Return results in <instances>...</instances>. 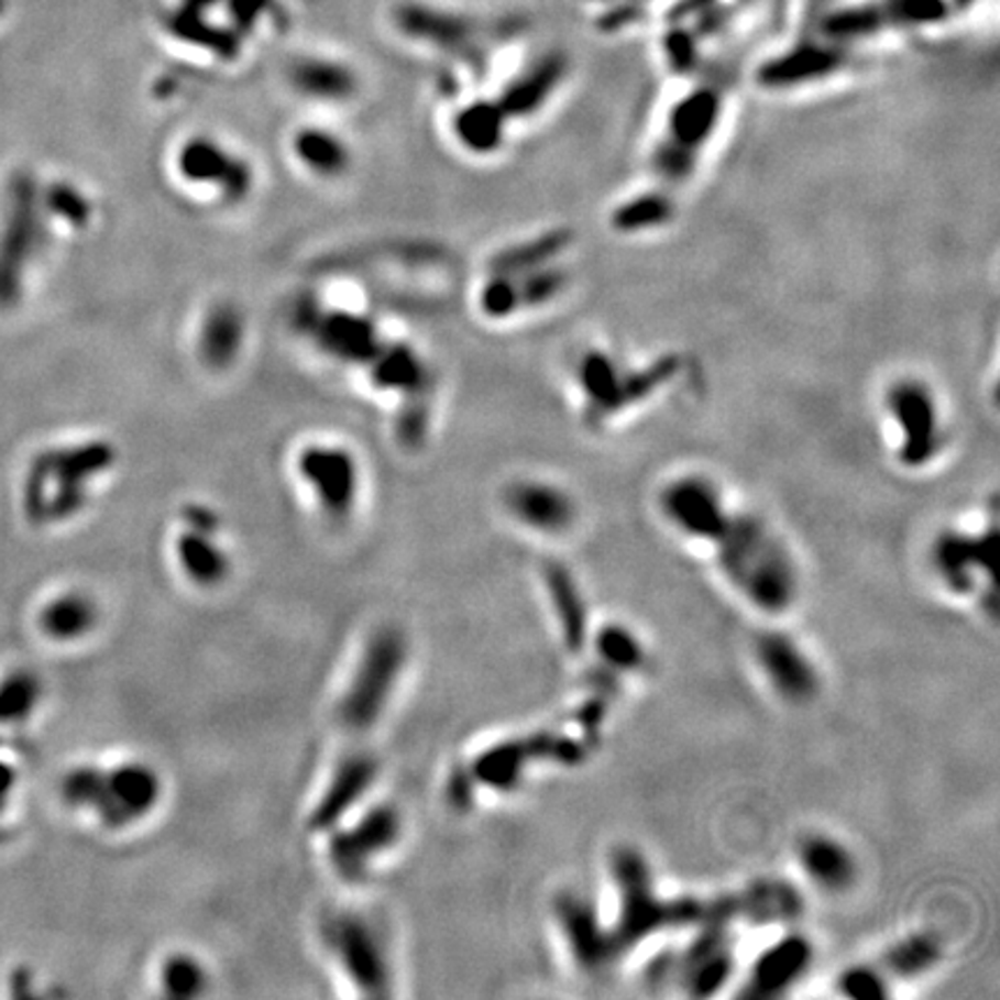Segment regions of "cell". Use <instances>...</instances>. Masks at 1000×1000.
<instances>
[{
  "label": "cell",
  "instance_id": "6da1fadb",
  "mask_svg": "<svg viewBox=\"0 0 1000 1000\" xmlns=\"http://www.w3.org/2000/svg\"><path fill=\"white\" fill-rule=\"evenodd\" d=\"M679 371L681 360L677 354L635 366L612 350L589 348L574 364V387L580 392L584 421L600 429L628 415L651 402L674 381Z\"/></svg>",
  "mask_w": 1000,
  "mask_h": 1000
},
{
  "label": "cell",
  "instance_id": "7a4b0ae2",
  "mask_svg": "<svg viewBox=\"0 0 1000 1000\" xmlns=\"http://www.w3.org/2000/svg\"><path fill=\"white\" fill-rule=\"evenodd\" d=\"M723 111L725 91L708 81L691 88L670 107L649 155L656 186L677 193L691 184L718 138Z\"/></svg>",
  "mask_w": 1000,
  "mask_h": 1000
},
{
  "label": "cell",
  "instance_id": "3957f363",
  "mask_svg": "<svg viewBox=\"0 0 1000 1000\" xmlns=\"http://www.w3.org/2000/svg\"><path fill=\"white\" fill-rule=\"evenodd\" d=\"M721 565L739 591L767 612L785 609L796 591L794 565L773 532L755 517L732 515L714 542Z\"/></svg>",
  "mask_w": 1000,
  "mask_h": 1000
},
{
  "label": "cell",
  "instance_id": "277c9868",
  "mask_svg": "<svg viewBox=\"0 0 1000 1000\" xmlns=\"http://www.w3.org/2000/svg\"><path fill=\"white\" fill-rule=\"evenodd\" d=\"M161 778L151 767L130 762L111 771L79 767L65 776V802L79 809H94L102 825L121 829L149 815L161 802Z\"/></svg>",
  "mask_w": 1000,
  "mask_h": 1000
},
{
  "label": "cell",
  "instance_id": "5b68a950",
  "mask_svg": "<svg viewBox=\"0 0 1000 1000\" xmlns=\"http://www.w3.org/2000/svg\"><path fill=\"white\" fill-rule=\"evenodd\" d=\"M114 463V448L107 442H88L40 457L26 484V513L40 503L35 521H61L77 515L86 505V480L105 473Z\"/></svg>",
  "mask_w": 1000,
  "mask_h": 1000
},
{
  "label": "cell",
  "instance_id": "8992f818",
  "mask_svg": "<svg viewBox=\"0 0 1000 1000\" xmlns=\"http://www.w3.org/2000/svg\"><path fill=\"white\" fill-rule=\"evenodd\" d=\"M882 410L897 436V454L905 469H924L947 444V421L941 398L917 375H901L882 396Z\"/></svg>",
  "mask_w": 1000,
  "mask_h": 1000
},
{
  "label": "cell",
  "instance_id": "52a82bcc",
  "mask_svg": "<svg viewBox=\"0 0 1000 1000\" xmlns=\"http://www.w3.org/2000/svg\"><path fill=\"white\" fill-rule=\"evenodd\" d=\"M406 658L408 644L398 628H381L369 639L358 674L341 702V721L348 729L362 732L381 718Z\"/></svg>",
  "mask_w": 1000,
  "mask_h": 1000
},
{
  "label": "cell",
  "instance_id": "ba28073f",
  "mask_svg": "<svg viewBox=\"0 0 1000 1000\" xmlns=\"http://www.w3.org/2000/svg\"><path fill=\"white\" fill-rule=\"evenodd\" d=\"M174 167L184 184L207 188L230 205L243 202L255 182L243 155L207 135L188 138L174 155Z\"/></svg>",
  "mask_w": 1000,
  "mask_h": 1000
},
{
  "label": "cell",
  "instance_id": "9c48e42d",
  "mask_svg": "<svg viewBox=\"0 0 1000 1000\" xmlns=\"http://www.w3.org/2000/svg\"><path fill=\"white\" fill-rule=\"evenodd\" d=\"M297 471L329 519H345L360 494V465L343 444L310 442L297 457Z\"/></svg>",
  "mask_w": 1000,
  "mask_h": 1000
},
{
  "label": "cell",
  "instance_id": "30bf717a",
  "mask_svg": "<svg viewBox=\"0 0 1000 1000\" xmlns=\"http://www.w3.org/2000/svg\"><path fill=\"white\" fill-rule=\"evenodd\" d=\"M660 507L664 519L688 538L716 542L732 515L721 488L702 475H683L662 488Z\"/></svg>",
  "mask_w": 1000,
  "mask_h": 1000
},
{
  "label": "cell",
  "instance_id": "8fae6325",
  "mask_svg": "<svg viewBox=\"0 0 1000 1000\" xmlns=\"http://www.w3.org/2000/svg\"><path fill=\"white\" fill-rule=\"evenodd\" d=\"M404 822L394 806H375L350 829L337 832L329 840V859L345 880L358 882L366 876L371 861L396 846Z\"/></svg>",
  "mask_w": 1000,
  "mask_h": 1000
},
{
  "label": "cell",
  "instance_id": "7c38bea8",
  "mask_svg": "<svg viewBox=\"0 0 1000 1000\" xmlns=\"http://www.w3.org/2000/svg\"><path fill=\"white\" fill-rule=\"evenodd\" d=\"M327 943L337 954L341 968L348 972L350 980L366 996H387L389 993V968L385 952L373 936L371 926L354 917L339 915L327 924Z\"/></svg>",
  "mask_w": 1000,
  "mask_h": 1000
},
{
  "label": "cell",
  "instance_id": "4fadbf2b",
  "mask_svg": "<svg viewBox=\"0 0 1000 1000\" xmlns=\"http://www.w3.org/2000/svg\"><path fill=\"white\" fill-rule=\"evenodd\" d=\"M505 507L530 530L556 536L574 524L576 505L572 496L553 482L519 480L507 486Z\"/></svg>",
  "mask_w": 1000,
  "mask_h": 1000
},
{
  "label": "cell",
  "instance_id": "5bb4252c",
  "mask_svg": "<svg viewBox=\"0 0 1000 1000\" xmlns=\"http://www.w3.org/2000/svg\"><path fill=\"white\" fill-rule=\"evenodd\" d=\"M37 230L33 186L21 182L14 188L12 216L3 241H0V306H8L17 299L21 272H24V264L35 249Z\"/></svg>",
  "mask_w": 1000,
  "mask_h": 1000
},
{
  "label": "cell",
  "instance_id": "9a60e30c",
  "mask_svg": "<svg viewBox=\"0 0 1000 1000\" xmlns=\"http://www.w3.org/2000/svg\"><path fill=\"white\" fill-rule=\"evenodd\" d=\"M755 656L773 691L790 702H806L817 691V672L796 644L781 635L767 633L755 644Z\"/></svg>",
  "mask_w": 1000,
  "mask_h": 1000
},
{
  "label": "cell",
  "instance_id": "2e32d148",
  "mask_svg": "<svg viewBox=\"0 0 1000 1000\" xmlns=\"http://www.w3.org/2000/svg\"><path fill=\"white\" fill-rule=\"evenodd\" d=\"M846 63V56L836 44L804 42L799 47L767 61L758 70V81L765 88H794L820 81L838 73Z\"/></svg>",
  "mask_w": 1000,
  "mask_h": 1000
},
{
  "label": "cell",
  "instance_id": "e0dca14e",
  "mask_svg": "<svg viewBox=\"0 0 1000 1000\" xmlns=\"http://www.w3.org/2000/svg\"><path fill=\"white\" fill-rule=\"evenodd\" d=\"M377 762L366 752H354L333 771L318 806L310 813V829L327 832L339 825V820L360 802L373 785Z\"/></svg>",
  "mask_w": 1000,
  "mask_h": 1000
},
{
  "label": "cell",
  "instance_id": "ac0fdd59",
  "mask_svg": "<svg viewBox=\"0 0 1000 1000\" xmlns=\"http://www.w3.org/2000/svg\"><path fill=\"white\" fill-rule=\"evenodd\" d=\"M568 73V63L561 54H547L530 70L519 75L496 100L503 117L509 121H524L536 117L559 91Z\"/></svg>",
  "mask_w": 1000,
  "mask_h": 1000
},
{
  "label": "cell",
  "instance_id": "d6986e66",
  "mask_svg": "<svg viewBox=\"0 0 1000 1000\" xmlns=\"http://www.w3.org/2000/svg\"><path fill=\"white\" fill-rule=\"evenodd\" d=\"M246 318L232 301L213 304L197 329V358L211 371H226L243 350Z\"/></svg>",
  "mask_w": 1000,
  "mask_h": 1000
},
{
  "label": "cell",
  "instance_id": "ffe728a7",
  "mask_svg": "<svg viewBox=\"0 0 1000 1000\" xmlns=\"http://www.w3.org/2000/svg\"><path fill=\"white\" fill-rule=\"evenodd\" d=\"M799 864L813 884L825 892H843L857 876L853 853L829 836H809L799 846Z\"/></svg>",
  "mask_w": 1000,
  "mask_h": 1000
},
{
  "label": "cell",
  "instance_id": "44dd1931",
  "mask_svg": "<svg viewBox=\"0 0 1000 1000\" xmlns=\"http://www.w3.org/2000/svg\"><path fill=\"white\" fill-rule=\"evenodd\" d=\"M295 161L320 179H341L352 167V151L341 135L325 128H299L293 135Z\"/></svg>",
  "mask_w": 1000,
  "mask_h": 1000
},
{
  "label": "cell",
  "instance_id": "7402d4cb",
  "mask_svg": "<svg viewBox=\"0 0 1000 1000\" xmlns=\"http://www.w3.org/2000/svg\"><path fill=\"white\" fill-rule=\"evenodd\" d=\"M674 213L677 193L653 184L620 202L609 216V226L618 234H647L670 226Z\"/></svg>",
  "mask_w": 1000,
  "mask_h": 1000
},
{
  "label": "cell",
  "instance_id": "603a6c76",
  "mask_svg": "<svg viewBox=\"0 0 1000 1000\" xmlns=\"http://www.w3.org/2000/svg\"><path fill=\"white\" fill-rule=\"evenodd\" d=\"M507 125L496 102H473L459 111L452 132L461 149L475 155H492L503 149Z\"/></svg>",
  "mask_w": 1000,
  "mask_h": 1000
},
{
  "label": "cell",
  "instance_id": "cb8c5ba5",
  "mask_svg": "<svg viewBox=\"0 0 1000 1000\" xmlns=\"http://www.w3.org/2000/svg\"><path fill=\"white\" fill-rule=\"evenodd\" d=\"M176 559H179L188 580L199 586H216L230 572L228 553L213 542V532L188 528L176 540Z\"/></svg>",
  "mask_w": 1000,
  "mask_h": 1000
},
{
  "label": "cell",
  "instance_id": "d4e9b609",
  "mask_svg": "<svg viewBox=\"0 0 1000 1000\" xmlns=\"http://www.w3.org/2000/svg\"><path fill=\"white\" fill-rule=\"evenodd\" d=\"M542 750H545V741L498 744L494 748L484 750L475 760L473 781L492 788V790H513L521 781L526 762L532 758V755H540Z\"/></svg>",
  "mask_w": 1000,
  "mask_h": 1000
},
{
  "label": "cell",
  "instance_id": "484cf974",
  "mask_svg": "<svg viewBox=\"0 0 1000 1000\" xmlns=\"http://www.w3.org/2000/svg\"><path fill=\"white\" fill-rule=\"evenodd\" d=\"M316 337L320 345L331 354V358L341 360H364L377 352L375 331L369 320L358 316H325L318 327Z\"/></svg>",
  "mask_w": 1000,
  "mask_h": 1000
},
{
  "label": "cell",
  "instance_id": "4316f807",
  "mask_svg": "<svg viewBox=\"0 0 1000 1000\" xmlns=\"http://www.w3.org/2000/svg\"><path fill=\"white\" fill-rule=\"evenodd\" d=\"M559 913L570 947L576 952L580 961L589 968L605 966L609 954H614V947L609 945L605 931L597 928L589 905L576 899H568L559 905Z\"/></svg>",
  "mask_w": 1000,
  "mask_h": 1000
},
{
  "label": "cell",
  "instance_id": "83f0119b",
  "mask_svg": "<svg viewBox=\"0 0 1000 1000\" xmlns=\"http://www.w3.org/2000/svg\"><path fill=\"white\" fill-rule=\"evenodd\" d=\"M993 536L996 532L991 530L985 540H970L966 536H943L938 540L936 549H933V559H936L938 572L952 589H970L972 572L977 568H989L985 545Z\"/></svg>",
  "mask_w": 1000,
  "mask_h": 1000
},
{
  "label": "cell",
  "instance_id": "f1b7e54d",
  "mask_svg": "<svg viewBox=\"0 0 1000 1000\" xmlns=\"http://www.w3.org/2000/svg\"><path fill=\"white\" fill-rule=\"evenodd\" d=\"M98 620V609L94 600L81 593H65L54 597L52 603L42 609L40 626L44 635L58 641H73L94 630Z\"/></svg>",
  "mask_w": 1000,
  "mask_h": 1000
},
{
  "label": "cell",
  "instance_id": "f546056e",
  "mask_svg": "<svg viewBox=\"0 0 1000 1000\" xmlns=\"http://www.w3.org/2000/svg\"><path fill=\"white\" fill-rule=\"evenodd\" d=\"M811 957L809 943L802 938H790L785 943L771 949L762 961H758V968H755L752 975V991L755 993H776L783 987L792 985L794 977L802 975Z\"/></svg>",
  "mask_w": 1000,
  "mask_h": 1000
},
{
  "label": "cell",
  "instance_id": "4dcf8cb0",
  "mask_svg": "<svg viewBox=\"0 0 1000 1000\" xmlns=\"http://www.w3.org/2000/svg\"><path fill=\"white\" fill-rule=\"evenodd\" d=\"M547 589L553 600L556 612H559L565 641L570 644V647H574L572 651H576L584 644V635H586V614H584V603L580 597V591H576L570 572L561 565L547 568Z\"/></svg>",
  "mask_w": 1000,
  "mask_h": 1000
},
{
  "label": "cell",
  "instance_id": "1f68e13d",
  "mask_svg": "<svg viewBox=\"0 0 1000 1000\" xmlns=\"http://www.w3.org/2000/svg\"><path fill=\"white\" fill-rule=\"evenodd\" d=\"M295 88L301 96L320 102H343L354 96V79L339 65L308 61L293 73Z\"/></svg>",
  "mask_w": 1000,
  "mask_h": 1000
},
{
  "label": "cell",
  "instance_id": "d6a6232c",
  "mask_svg": "<svg viewBox=\"0 0 1000 1000\" xmlns=\"http://www.w3.org/2000/svg\"><path fill=\"white\" fill-rule=\"evenodd\" d=\"M375 383L396 392H415L427 383V369L410 348L375 352Z\"/></svg>",
  "mask_w": 1000,
  "mask_h": 1000
},
{
  "label": "cell",
  "instance_id": "836d02e7",
  "mask_svg": "<svg viewBox=\"0 0 1000 1000\" xmlns=\"http://www.w3.org/2000/svg\"><path fill=\"white\" fill-rule=\"evenodd\" d=\"M40 693L42 688L35 674L26 670L10 674L0 683V723L12 725L29 718L40 700Z\"/></svg>",
  "mask_w": 1000,
  "mask_h": 1000
},
{
  "label": "cell",
  "instance_id": "e575fe53",
  "mask_svg": "<svg viewBox=\"0 0 1000 1000\" xmlns=\"http://www.w3.org/2000/svg\"><path fill=\"white\" fill-rule=\"evenodd\" d=\"M161 985L169 998H197L207 991V970L190 954H172L161 968Z\"/></svg>",
  "mask_w": 1000,
  "mask_h": 1000
},
{
  "label": "cell",
  "instance_id": "d590c367",
  "mask_svg": "<svg viewBox=\"0 0 1000 1000\" xmlns=\"http://www.w3.org/2000/svg\"><path fill=\"white\" fill-rule=\"evenodd\" d=\"M887 19V26L924 29L945 21L949 8L947 0H887L880 6Z\"/></svg>",
  "mask_w": 1000,
  "mask_h": 1000
},
{
  "label": "cell",
  "instance_id": "8d00e7d4",
  "mask_svg": "<svg viewBox=\"0 0 1000 1000\" xmlns=\"http://www.w3.org/2000/svg\"><path fill=\"white\" fill-rule=\"evenodd\" d=\"M938 957H941V947L936 941H933L931 936H915L889 952L884 964L889 970L908 977V975L924 972L926 968H931L938 961Z\"/></svg>",
  "mask_w": 1000,
  "mask_h": 1000
},
{
  "label": "cell",
  "instance_id": "74e56055",
  "mask_svg": "<svg viewBox=\"0 0 1000 1000\" xmlns=\"http://www.w3.org/2000/svg\"><path fill=\"white\" fill-rule=\"evenodd\" d=\"M597 651L614 670H637L644 662V651L633 633L609 626L597 635Z\"/></svg>",
  "mask_w": 1000,
  "mask_h": 1000
},
{
  "label": "cell",
  "instance_id": "f35d334b",
  "mask_svg": "<svg viewBox=\"0 0 1000 1000\" xmlns=\"http://www.w3.org/2000/svg\"><path fill=\"white\" fill-rule=\"evenodd\" d=\"M50 207L56 213H61L63 218H68L70 222H84L88 216L86 202L79 197V193H75L70 188H56L50 195Z\"/></svg>",
  "mask_w": 1000,
  "mask_h": 1000
},
{
  "label": "cell",
  "instance_id": "ab89813d",
  "mask_svg": "<svg viewBox=\"0 0 1000 1000\" xmlns=\"http://www.w3.org/2000/svg\"><path fill=\"white\" fill-rule=\"evenodd\" d=\"M184 515H186L188 528L202 530V532H213V536H216L220 521H218V517L211 513L207 505H188Z\"/></svg>",
  "mask_w": 1000,
  "mask_h": 1000
},
{
  "label": "cell",
  "instance_id": "60d3db41",
  "mask_svg": "<svg viewBox=\"0 0 1000 1000\" xmlns=\"http://www.w3.org/2000/svg\"><path fill=\"white\" fill-rule=\"evenodd\" d=\"M448 796H450V802H454L459 809L469 806L471 796H473V778L465 776L463 771H454L448 783Z\"/></svg>",
  "mask_w": 1000,
  "mask_h": 1000
},
{
  "label": "cell",
  "instance_id": "b9f144b4",
  "mask_svg": "<svg viewBox=\"0 0 1000 1000\" xmlns=\"http://www.w3.org/2000/svg\"><path fill=\"white\" fill-rule=\"evenodd\" d=\"M12 785H14L12 769L6 762H0V809H3V802L8 799V792Z\"/></svg>",
  "mask_w": 1000,
  "mask_h": 1000
}]
</instances>
